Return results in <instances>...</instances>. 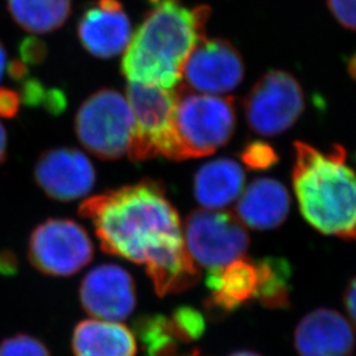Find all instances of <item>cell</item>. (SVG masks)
Wrapping results in <instances>:
<instances>
[{
  "label": "cell",
  "mask_w": 356,
  "mask_h": 356,
  "mask_svg": "<svg viewBox=\"0 0 356 356\" xmlns=\"http://www.w3.org/2000/svg\"><path fill=\"white\" fill-rule=\"evenodd\" d=\"M79 216L91 222L104 252L145 267L157 294L184 292L200 280L177 210L160 181L145 178L88 198Z\"/></svg>",
  "instance_id": "cell-1"
},
{
  "label": "cell",
  "mask_w": 356,
  "mask_h": 356,
  "mask_svg": "<svg viewBox=\"0 0 356 356\" xmlns=\"http://www.w3.org/2000/svg\"><path fill=\"white\" fill-rule=\"evenodd\" d=\"M210 13L207 6L188 8L179 0L153 4L124 51L122 73L135 83L178 86L188 57L206 38Z\"/></svg>",
  "instance_id": "cell-2"
},
{
  "label": "cell",
  "mask_w": 356,
  "mask_h": 356,
  "mask_svg": "<svg viewBox=\"0 0 356 356\" xmlns=\"http://www.w3.org/2000/svg\"><path fill=\"white\" fill-rule=\"evenodd\" d=\"M293 189L301 214L319 232L356 243V173L343 145L327 152L294 141Z\"/></svg>",
  "instance_id": "cell-3"
},
{
  "label": "cell",
  "mask_w": 356,
  "mask_h": 356,
  "mask_svg": "<svg viewBox=\"0 0 356 356\" xmlns=\"http://www.w3.org/2000/svg\"><path fill=\"white\" fill-rule=\"evenodd\" d=\"M175 161L198 159L226 145L236 126L234 98L197 94L178 85Z\"/></svg>",
  "instance_id": "cell-4"
},
{
  "label": "cell",
  "mask_w": 356,
  "mask_h": 356,
  "mask_svg": "<svg viewBox=\"0 0 356 356\" xmlns=\"http://www.w3.org/2000/svg\"><path fill=\"white\" fill-rule=\"evenodd\" d=\"M177 86L165 89L129 82L127 99L135 118V127L128 149L132 161L164 156L175 159V114Z\"/></svg>",
  "instance_id": "cell-5"
},
{
  "label": "cell",
  "mask_w": 356,
  "mask_h": 356,
  "mask_svg": "<svg viewBox=\"0 0 356 356\" xmlns=\"http://www.w3.org/2000/svg\"><path fill=\"white\" fill-rule=\"evenodd\" d=\"M134 127L131 104L116 90L94 92L76 115L78 139L90 153L102 160H116L128 154Z\"/></svg>",
  "instance_id": "cell-6"
},
{
  "label": "cell",
  "mask_w": 356,
  "mask_h": 356,
  "mask_svg": "<svg viewBox=\"0 0 356 356\" xmlns=\"http://www.w3.org/2000/svg\"><path fill=\"white\" fill-rule=\"evenodd\" d=\"M243 108L254 132L261 136L281 135L304 114V90L291 73L269 70L248 91Z\"/></svg>",
  "instance_id": "cell-7"
},
{
  "label": "cell",
  "mask_w": 356,
  "mask_h": 356,
  "mask_svg": "<svg viewBox=\"0 0 356 356\" xmlns=\"http://www.w3.org/2000/svg\"><path fill=\"white\" fill-rule=\"evenodd\" d=\"M184 241L195 264L214 270L242 259L250 235L238 216L201 209L186 218Z\"/></svg>",
  "instance_id": "cell-8"
},
{
  "label": "cell",
  "mask_w": 356,
  "mask_h": 356,
  "mask_svg": "<svg viewBox=\"0 0 356 356\" xmlns=\"http://www.w3.org/2000/svg\"><path fill=\"white\" fill-rule=\"evenodd\" d=\"M94 245L85 229L70 219H48L31 234L28 257L38 272L66 277L91 261Z\"/></svg>",
  "instance_id": "cell-9"
},
{
  "label": "cell",
  "mask_w": 356,
  "mask_h": 356,
  "mask_svg": "<svg viewBox=\"0 0 356 356\" xmlns=\"http://www.w3.org/2000/svg\"><path fill=\"white\" fill-rule=\"evenodd\" d=\"M244 76L242 54L225 38H202L182 69L184 85L191 91L209 95L236 89Z\"/></svg>",
  "instance_id": "cell-10"
},
{
  "label": "cell",
  "mask_w": 356,
  "mask_h": 356,
  "mask_svg": "<svg viewBox=\"0 0 356 356\" xmlns=\"http://www.w3.org/2000/svg\"><path fill=\"white\" fill-rule=\"evenodd\" d=\"M79 300L90 316L119 322L128 318L136 306V288L127 269L103 264L91 269L79 286Z\"/></svg>",
  "instance_id": "cell-11"
},
{
  "label": "cell",
  "mask_w": 356,
  "mask_h": 356,
  "mask_svg": "<svg viewBox=\"0 0 356 356\" xmlns=\"http://www.w3.org/2000/svg\"><path fill=\"white\" fill-rule=\"evenodd\" d=\"M35 179L42 191L57 201L88 195L95 184L89 159L74 148H54L42 153L35 166Z\"/></svg>",
  "instance_id": "cell-12"
},
{
  "label": "cell",
  "mask_w": 356,
  "mask_h": 356,
  "mask_svg": "<svg viewBox=\"0 0 356 356\" xmlns=\"http://www.w3.org/2000/svg\"><path fill=\"white\" fill-rule=\"evenodd\" d=\"M78 38L98 58H113L126 51L132 38L131 23L119 0H97L78 22Z\"/></svg>",
  "instance_id": "cell-13"
},
{
  "label": "cell",
  "mask_w": 356,
  "mask_h": 356,
  "mask_svg": "<svg viewBox=\"0 0 356 356\" xmlns=\"http://www.w3.org/2000/svg\"><path fill=\"white\" fill-rule=\"evenodd\" d=\"M355 331L341 313L319 307L307 313L294 330L298 356H351Z\"/></svg>",
  "instance_id": "cell-14"
},
{
  "label": "cell",
  "mask_w": 356,
  "mask_h": 356,
  "mask_svg": "<svg viewBox=\"0 0 356 356\" xmlns=\"http://www.w3.org/2000/svg\"><path fill=\"white\" fill-rule=\"evenodd\" d=\"M206 285L211 293L206 301L209 313L222 317L229 314L239 306L256 300L259 289L257 261L242 257L223 268L209 270Z\"/></svg>",
  "instance_id": "cell-15"
},
{
  "label": "cell",
  "mask_w": 356,
  "mask_h": 356,
  "mask_svg": "<svg viewBox=\"0 0 356 356\" xmlns=\"http://www.w3.org/2000/svg\"><path fill=\"white\" fill-rule=\"evenodd\" d=\"M291 210V195L286 188L273 178H257L243 191L236 204L238 218L254 229L280 227Z\"/></svg>",
  "instance_id": "cell-16"
},
{
  "label": "cell",
  "mask_w": 356,
  "mask_h": 356,
  "mask_svg": "<svg viewBox=\"0 0 356 356\" xmlns=\"http://www.w3.org/2000/svg\"><path fill=\"white\" fill-rule=\"evenodd\" d=\"M245 175L231 159H218L200 168L194 177V197L204 209L219 210L239 198Z\"/></svg>",
  "instance_id": "cell-17"
},
{
  "label": "cell",
  "mask_w": 356,
  "mask_h": 356,
  "mask_svg": "<svg viewBox=\"0 0 356 356\" xmlns=\"http://www.w3.org/2000/svg\"><path fill=\"white\" fill-rule=\"evenodd\" d=\"M76 356H136L138 344L126 326L101 319L79 322L73 332Z\"/></svg>",
  "instance_id": "cell-18"
},
{
  "label": "cell",
  "mask_w": 356,
  "mask_h": 356,
  "mask_svg": "<svg viewBox=\"0 0 356 356\" xmlns=\"http://www.w3.org/2000/svg\"><path fill=\"white\" fill-rule=\"evenodd\" d=\"M13 20L31 33H49L67 20L72 0H8Z\"/></svg>",
  "instance_id": "cell-19"
},
{
  "label": "cell",
  "mask_w": 356,
  "mask_h": 356,
  "mask_svg": "<svg viewBox=\"0 0 356 356\" xmlns=\"http://www.w3.org/2000/svg\"><path fill=\"white\" fill-rule=\"evenodd\" d=\"M257 261L259 289L256 300L268 309H286L291 305V264L280 257Z\"/></svg>",
  "instance_id": "cell-20"
},
{
  "label": "cell",
  "mask_w": 356,
  "mask_h": 356,
  "mask_svg": "<svg viewBox=\"0 0 356 356\" xmlns=\"http://www.w3.org/2000/svg\"><path fill=\"white\" fill-rule=\"evenodd\" d=\"M134 327L147 356H176L177 339L172 334L169 318L160 314L143 316L136 319Z\"/></svg>",
  "instance_id": "cell-21"
},
{
  "label": "cell",
  "mask_w": 356,
  "mask_h": 356,
  "mask_svg": "<svg viewBox=\"0 0 356 356\" xmlns=\"http://www.w3.org/2000/svg\"><path fill=\"white\" fill-rule=\"evenodd\" d=\"M20 99L26 106H42L51 114H61L66 106V98L58 90L47 89L38 79L26 78L20 82Z\"/></svg>",
  "instance_id": "cell-22"
},
{
  "label": "cell",
  "mask_w": 356,
  "mask_h": 356,
  "mask_svg": "<svg viewBox=\"0 0 356 356\" xmlns=\"http://www.w3.org/2000/svg\"><path fill=\"white\" fill-rule=\"evenodd\" d=\"M169 325L173 337L177 341L193 342L204 334V314L189 306L178 307L169 318Z\"/></svg>",
  "instance_id": "cell-23"
},
{
  "label": "cell",
  "mask_w": 356,
  "mask_h": 356,
  "mask_svg": "<svg viewBox=\"0 0 356 356\" xmlns=\"http://www.w3.org/2000/svg\"><path fill=\"white\" fill-rule=\"evenodd\" d=\"M243 164L251 170L261 172L279 163V154L266 141L254 140L245 144L241 153Z\"/></svg>",
  "instance_id": "cell-24"
},
{
  "label": "cell",
  "mask_w": 356,
  "mask_h": 356,
  "mask_svg": "<svg viewBox=\"0 0 356 356\" xmlns=\"http://www.w3.org/2000/svg\"><path fill=\"white\" fill-rule=\"evenodd\" d=\"M0 356H51L48 347L26 334H17L0 343Z\"/></svg>",
  "instance_id": "cell-25"
},
{
  "label": "cell",
  "mask_w": 356,
  "mask_h": 356,
  "mask_svg": "<svg viewBox=\"0 0 356 356\" xmlns=\"http://www.w3.org/2000/svg\"><path fill=\"white\" fill-rule=\"evenodd\" d=\"M327 7L341 26L356 32V0H327Z\"/></svg>",
  "instance_id": "cell-26"
},
{
  "label": "cell",
  "mask_w": 356,
  "mask_h": 356,
  "mask_svg": "<svg viewBox=\"0 0 356 356\" xmlns=\"http://www.w3.org/2000/svg\"><path fill=\"white\" fill-rule=\"evenodd\" d=\"M20 60L26 65H38L45 61L48 48L40 38H26L19 45Z\"/></svg>",
  "instance_id": "cell-27"
},
{
  "label": "cell",
  "mask_w": 356,
  "mask_h": 356,
  "mask_svg": "<svg viewBox=\"0 0 356 356\" xmlns=\"http://www.w3.org/2000/svg\"><path fill=\"white\" fill-rule=\"evenodd\" d=\"M20 95L11 89L0 88V116L13 119L20 110Z\"/></svg>",
  "instance_id": "cell-28"
},
{
  "label": "cell",
  "mask_w": 356,
  "mask_h": 356,
  "mask_svg": "<svg viewBox=\"0 0 356 356\" xmlns=\"http://www.w3.org/2000/svg\"><path fill=\"white\" fill-rule=\"evenodd\" d=\"M344 307L356 330V276L347 284L343 293Z\"/></svg>",
  "instance_id": "cell-29"
},
{
  "label": "cell",
  "mask_w": 356,
  "mask_h": 356,
  "mask_svg": "<svg viewBox=\"0 0 356 356\" xmlns=\"http://www.w3.org/2000/svg\"><path fill=\"white\" fill-rule=\"evenodd\" d=\"M7 72L13 81H17V82H22L28 78V66L22 60L11 61L7 66Z\"/></svg>",
  "instance_id": "cell-30"
},
{
  "label": "cell",
  "mask_w": 356,
  "mask_h": 356,
  "mask_svg": "<svg viewBox=\"0 0 356 356\" xmlns=\"http://www.w3.org/2000/svg\"><path fill=\"white\" fill-rule=\"evenodd\" d=\"M16 267V260L15 256L10 252H1L0 254V272L7 273V272H13Z\"/></svg>",
  "instance_id": "cell-31"
},
{
  "label": "cell",
  "mask_w": 356,
  "mask_h": 356,
  "mask_svg": "<svg viewBox=\"0 0 356 356\" xmlns=\"http://www.w3.org/2000/svg\"><path fill=\"white\" fill-rule=\"evenodd\" d=\"M7 132L0 123V164H3L7 159Z\"/></svg>",
  "instance_id": "cell-32"
},
{
  "label": "cell",
  "mask_w": 356,
  "mask_h": 356,
  "mask_svg": "<svg viewBox=\"0 0 356 356\" xmlns=\"http://www.w3.org/2000/svg\"><path fill=\"white\" fill-rule=\"evenodd\" d=\"M347 72H348V74L350 76L356 81V53H354L351 57H350V60L347 61Z\"/></svg>",
  "instance_id": "cell-33"
},
{
  "label": "cell",
  "mask_w": 356,
  "mask_h": 356,
  "mask_svg": "<svg viewBox=\"0 0 356 356\" xmlns=\"http://www.w3.org/2000/svg\"><path fill=\"white\" fill-rule=\"evenodd\" d=\"M6 63H7V53H6V49H4L3 44L0 42V79H1V76H3V73H4Z\"/></svg>",
  "instance_id": "cell-34"
},
{
  "label": "cell",
  "mask_w": 356,
  "mask_h": 356,
  "mask_svg": "<svg viewBox=\"0 0 356 356\" xmlns=\"http://www.w3.org/2000/svg\"><path fill=\"white\" fill-rule=\"evenodd\" d=\"M229 356H261L260 354H256L254 351H238V353H234Z\"/></svg>",
  "instance_id": "cell-35"
},
{
  "label": "cell",
  "mask_w": 356,
  "mask_h": 356,
  "mask_svg": "<svg viewBox=\"0 0 356 356\" xmlns=\"http://www.w3.org/2000/svg\"><path fill=\"white\" fill-rule=\"evenodd\" d=\"M160 1H164V0H148V3L153 6V4H157V3H160Z\"/></svg>",
  "instance_id": "cell-36"
},
{
  "label": "cell",
  "mask_w": 356,
  "mask_h": 356,
  "mask_svg": "<svg viewBox=\"0 0 356 356\" xmlns=\"http://www.w3.org/2000/svg\"><path fill=\"white\" fill-rule=\"evenodd\" d=\"M191 356H194V355H191Z\"/></svg>",
  "instance_id": "cell-37"
}]
</instances>
